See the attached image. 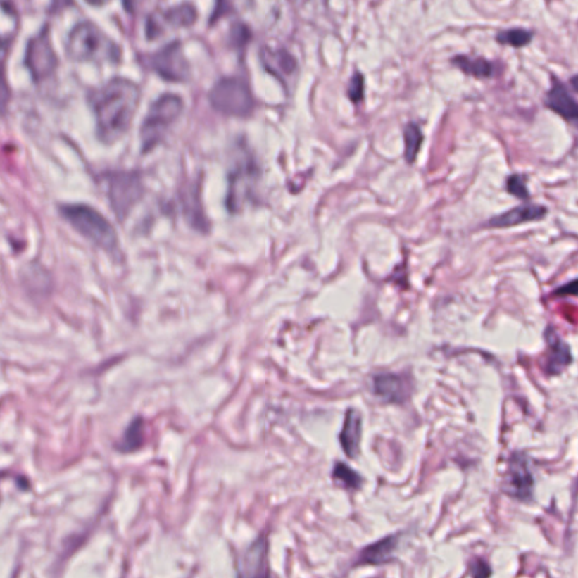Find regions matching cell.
I'll use <instances>...</instances> for the list:
<instances>
[{"instance_id":"cell-13","label":"cell","mask_w":578,"mask_h":578,"mask_svg":"<svg viewBox=\"0 0 578 578\" xmlns=\"http://www.w3.org/2000/svg\"><path fill=\"white\" fill-rule=\"evenodd\" d=\"M547 214L548 209L544 206L525 203V205L517 206L504 214L493 217L488 222V226L494 228L512 227V226L520 225L524 222L544 220Z\"/></svg>"},{"instance_id":"cell-17","label":"cell","mask_w":578,"mask_h":578,"mask_svg":"<svg viewBox=\"0 0 578 578\" xmlns=\"http://www.w3.org/2000/svg\"><path fill=\"white\" fill-rule=\"evenodd\" d=\"M362 416L355 409H349L346 413L345 422L340 433V444L346 456L351 459L359 453V444L362 439Z\"/></svg>"},{"instance_id":"cell-22","label":"cell","mask_w":578,"mask_h":578,"mask_svg":"<svg viewBox=\"0 0 578 578\" xmlns=\"http://www.w3.org/2000/svg\"><path fill=\"white\" fill-rule=\"evenodd\" d=\"M532 32L521 27L505 30L496 35V41L501 44H507L513 48H523L532 41Z\"/></svg>"},{"instance_id":"cell-15","label":"cell","mask_w":578,"mask_h":578,"mask_svg":"<svg viewBox=\"0 0 578 578\" xmlns=\"http://www.w3.org/2000/svg\"><path fill=\"white\" fill-rule=\"evenodd\" d=\"M544 104L549 110L564 118L567 121H575L578 118V106L565 84L555 80L546 95Z\"/></svg>"},{"instance_id":"cell-27","label":"cell","mask_w":578,"mask_h":578,"mask_svg":"<svg viewBox=\"0 0 578 578\" xmlns=\"http://www.w3.org/2000/svg\"><path fill=\"white\" fill-rule=\"evenodd\" d=\"M470 575L472 578H489L491 568L484 559H475L470 563Z\"/></svg>"},{"instance_id":"cell-1","label":"cell","mask_w":578,"mask_h":578,"mask_svg":"<svg viewBox=\"0 0 578 578\" xmlns=\"http://www.w3.org/2000/svg\"><path fill=\"white\" fill-rule=\"evenodd\" d=\"M139 101V87L127 78H113L92 92L89 102L96 120L97 136L103 143L112 144L122 137L132 125Z\"/></svg>"},{"instance_id":"cell-20","label":"cell","mask_w":578,"mask_h":578,"mask_svg":"<svg viewBox=\"0 0 578 578\" xmlns=\"http://www.w3.org/2000/svg\"><path fill=\"white\" fill-rule=\"evenodd\" d=\"M13 37L0 39V111L7 108L9 101V86L6 77V61Z\"/></svg>"},{"instance_id":"cell-8","label":"cell","mask_w":578,"mask_h":578,"mask_svg":"<svg viewBox=\"0 0 578 578\" xmlns=\"http://www.w3.org/2000/svg\"><path fill=\"white\" fill-rule=\"evenodd\" d=\"M149 65L161 77L174 83L185 82L190 75L188 60L177 41L149 56Z\"/></svg>"},{"instance_id":"cell-3","label":"cell","mask_w":578,"mask_h":578,"mask_svg":"<svg viewBox=\"0 0 578 578\" xmlns=\"http://www.w3.org/2000/svg\"><path fill=\"white\" fill-rule=\"evenodd\" d=\"M60 211L67 222L91 242L108 252L117 250V232L101 213L80 203L61 206Z\"/></svg>"},{"instance_id":"cell-2","label":"cell","mask_w":578,"mask_h":578,"mask_svg":"<svg viewBox=\"0 0 578 578\" xmlns=\"http://www.w3.org/2000/svg\"><path fill=\"white\" fill-rule=\"evenodd\" d=\"M66 48L69 57L78 61L118 63L121 57L117 43L89 20L74 26L69 33Z\"/></svg>"},{"instance_id":"cell-7","label":"cell","mask_w":578,"mask_h":578,"mask_svg":"<svg viewBox=\"0 0 578 578\" xmlns=\"http://www.w3.org/2000/svg\"><path fill=\"white\" fill-rule=\"evenodd\" d=\"M25 63L37 82H42L54 74L58 59L50 40L48 26H43V29L29 41Z\"/></svg>"},{"instance_id":"cell-26","label":"cell","mask_w":578,"mask_h":578,"mask_svg":"<svg viewBox=\"0 0 578 578\" xmlns=\"http://www.w3.org/2000/svg\"><path fill=\"white\" fill-rule=\"evenodd\" d=\"M365 92V80L360 73H355L353 77L351 78L349 85H348V96L351 99V102L357 103L362 102L364 99Z\"/></svg>"},{"instance_id":"cell-14","label":"cell","mask_w":578,"mask_h":578,"mask_svg":"<svg viewBox=\"0 0 578 578\" xmlns=\"http://www.w3.org/2000/svg\"><path fill=\"white\" fill-rule=\"evenodd\" d=\"M374 392L382 401L401 403L410 394V384L403 376L381 374L374 379Z\"/></svg>"},{"instance_id":"cell-5","label":"cell","mask_w":578,"mask_h":578,"mask_svg":"<svg viewBox=\"0 0 578 578\" xmlns=\"http://www.w3.org/2000/svg\"><path fill=\"white\" fill-rule=\"evenodd\" d=\"M211 106L231 117H248L254 108V100L248 83L239 77L218 80L209 92Z\"/></svg>"},{"instance_id":"cell-24","label":"cell","mask_w":578,"mask_h":578,"mask_svg":"<svg viewBox=\"0 0 578 578\" xmlns=\"http://www.w3.org/2000/svg\"><path fill=\"white\" fill-rule=\"evenodd\" d=\"M332 477L336 482H339L348 489H358L362 486L360 476L345 463H337L336 467H334Z\"/></svg>"},{"instance_id":"cell-25","label":"cell","mask_w":578,"mask_h":578,"mask_svg":"<svg viewBox=\"0 0 578 578\" xmlns=\"http://www.w3.org/2000/svg\"><path fill=\"white\" fill-rule=\"evenodd\" d=\"M506 190L508 194L521 200H527L530 198V192L527 189V179L521 174H512L506 180Z\"/></svg>"},{"instance_id":"cell-19","label":"cell","mask_w":578,"mask_h":578,"mask_svg":"<svg viewBox=\"0 0 578 578\" xmlns=\"http://www.w3.org/2000/svg\"><path fill=\"white\" fill-rule=\"evenodd\" d=\"M396 544H398L396 536H391L382 539L376 544H370L365 548L359 555L357 563L362 565H379L387 563L394 553Z\"/></svg>"},{"instance_id":"cell-6","label":"cell","mask_w":578,"mask_h":578,"mask_svg":"<svg viewBox=\"0 0 578 578\" xmlns=\"http://www.w3.org/2000/svg\"><path fill=\"white\" fill-rule=\"evenodd\" d=\"M106 184L112 209L122 220L143 196L140 177L132 172H114L106 175Z\"/></svg>"},{"instance_id":"cell-16","label":"cell","mask_w":578,"mask_h":578,"mask_svg":"<svg viewBox=\"0 0 578 578\" xmlns=\"http://www.w3.org/2000/svg\"><path fill=\"white\" fill-rule=\"evenodd\" d=\"M548 344L547 372L553 375L561 373L572 363V353L568 346L555 334L553 329H548L546 332Z\"/></svg>"},{"instance_id":"cell-21","label":"cell","mask_w":578,"mask_h":578,"mask_svg":"<svg viewBox=\"0 0 578 578\" xmlns=\"http://www.w3.org/2000/svg\"><path fill=\"white\" fill-rule=\"evenodd\" d=\"M403 140H405L406 161L409 164H413L424 142L422 129L419 128L418 125L415 122L408 123L403 130Z\"/></svg>"},{"instance_id":"cell-18","label":"cell","mask_w":578,"mask_h":578,"mask_svg":"<svg viewBox=\"0 0 578 578\" xmlns=\"http://www.w3.org/2000/svg\"><path fill=\"white\" fill-rule=\"evenodd\" d=\"M451 63L465 75L479 80L493 77L496 74L494 63L482 57L471 58L465 54H458L451 59Z\"/></svg>"},{"instance_id":"cell-11","label":"cell","mask_w":578,"mask_h":578,"mask_svg":"<svg viewBox=\"0 0 578 578\" xmlns=\"http://www.w3.org/2000/svg\"><path fill=\"white\" fill-rule=\"evenodd\" d=\"M197 20V11L189 4L168 8L162 14L151 15L146 24V33L149 39H155L163 32V24L168 23L173 27L190 26Z\"/></svg>"},{"instance_id":"cell-23","label":"cell","mask_w":578,"mask_h":578,"mask_svg":"<svg viewBox=\"0 0 578 578\" xmlns=\"http://www.w3.org/2000/svg\"><path fill=\"white\" fill-rule=\"evenodd\" d=\"M144 439V426L142 420H136L129 426L128 429L123 436L122 441L119 445V448L123 452H132L137 450L142 445Z\"/></svg>"},{"instance_id":"cell-10","label":"cell","mask_w":578,"mask_h":578,"mask_svg":"<svg viewBox=\"0 0 578 578\" xmlns=\"http://www.w3.org/2000/svg\"><path fill=\"white\" fill-rule=\"evenodd\" d=\"M268 539L259 536L239 555L237 578H270Z\"/></svg>"},{"instance_id":"cell-9","label":"cell","mask_w":578,"mask_h":578,"mask_svg":"<svg viewBox=\"0 0 578 578\" xmlns=\"http://www.w3.org/2000/svg\"><path fill=\"white\" fill-rule=\"evenodd\" d=\"M503 489L512 498L520 501H530L534 490V478L530 463L523 453L513 454L508 462Z\"/></svg>"},{"instance_id":"cell-12","label":"cell","mask_w":578,"mask_h":578,"mask_svg":"<svg viewBox=\"0 0 578 578\" xmlns=\"http://www.w3.org/2000/svg\"><path fill=\"white\" fill-rule=\"evenodd\" d=\"M260 58L265 68L275 75L282 83H289L294 75L296 74V60L285 49L265 46L261 49Z\"/></svg>"},{"instance_id":"cell-4","label":"cell","mask_w":578,"mask_h":578,"mask_svg":"<svg viewBox=\"0 0 578 578\" xmlns=\"http://www.w3.org/2000/svg\"><path fill=\"white\" fill-rule=\"evenodd\" d=\"M182 99L172 93L162 95L151 104L140 129L143 151H151L158 145L168 128L177 121L180 114L182 113Z\"/></svg>"}]
</instances>
